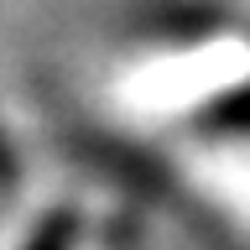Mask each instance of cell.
<instances>
[{
    "label": "cell",
    "mask_w": 250,
    "mask_h": 250,
    "mask_svg": "<svg viewBox=\"0 0 250 250\" xmlns=\"http://www.w3.org/2000/svg\"><path fill=\"white\" fill-rule=\"evenodd\" d=\"M73 240H78L73 214H47L42 224L26 234V245H21V250H73Z\"/></svg>",
    "instance_id": "1"
}]
</instances>
